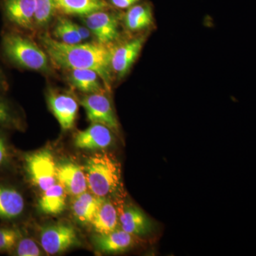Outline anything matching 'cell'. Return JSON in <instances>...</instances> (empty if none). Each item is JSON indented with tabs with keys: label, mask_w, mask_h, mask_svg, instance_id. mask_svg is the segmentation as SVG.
<instances>
[{
	"label": "cell",
	"mask_w": 256,
	"mask_h": 256,
	"mask_svg": "<svg viewBox=\"0 0 256 256\" xmlns=\"http://www.w3.org/2000/svg\"><path fill=\"white\" fill-rule=\"evenodd\" d=\"M47 101L62 129H72L78 114V104L76 100L66 92L50 89L47 94Z\"/></svg>",
	"instance_id": "obj_10"
},
{
	"label": "cell",
	"mask_w": 256,
	"mask_h": 256,
	"mask_svg": "<svg viewBox=\"0 0 256 256\" xmlns=\"http://www.w3.org/2000/svg\"><path fill=\"white\" fill-rule=\"evenodd\" d=\"M42 48L50 57L52 64L64 70L90 69L99 74L106 90L110 92L114 82L110 66L112 45L100 42H82L67 44L57 41L48 34L40 37Z\"/></svg>",
	"instance_id": "obj_1"
},
{
	"label": "cell",
	"mask_w": 256,
	"mask_h": 256,
	"mask_svg": "<svg viewBox=\"0 0 256 256\" xmlns=\"http://www.w3.org/2000/svg\"><path fill=\"white\" fill-rule=\"evenodd\" d=\"M102 198L86 192L76 196L72 206L76 220L82 224L92 223Z\"/></svg>",
	"instance_id": "obj_22"
},
{
	"label": "cell",
	"mask_w": 256,
	"mask_h": 256,
	"mask_svg": "<svg viewBox=\"0 0 256 256\" xmlns=\"http://www.w3.org/2000/svg\"><path fill=\"white\" fill-rule=\"evenodd\" d=\"M0 8L6 21L15 28L34 31L36 26L34 0H1Z\"/></svg>",
	"instance_id": "obj_9"
},
{
	"label": "cell",
	"mask_w": 256,
	"mask_h": 256,
	"mask_svg": "<svg viewBox=\"0 0 256 256\" xmlns=\"http://www.w3.org/2000/svg\"><path fill=\"white\" fill-rule=\"evenodd\" d=\"M1 50L10 64L26 70L48 73L50 57L43 48L18 30H6L1 40Z\"/></svg>",
	"instance_id": "obj_2"
},
{
	"label": "cell",
	"mask_w": 256,
	"mask_h": 256,
	"mask_svg": "<svg viewBox=\"0 0 256 256\" xmlns=\"http://www.w3.org/2000/svg\"><path fill=\"white\" fill-rule=\"evenodd\" d=\"M122 20L126 30L131 33L149 30L154 24L152 4L150 2L142 1L126 10Z\"/></svg>",
	"instance_id": "obj_15"
},
{
	"label": "cell",
	"mask_w": 256,
	"mask_h": 256,
	"mask_svg": "<svg viewBox=\"0 0 256 256\" xmlns=\"http://www.w3.org/2000/svg\"><path fill=\"white\" fill-rule=\"evenodd\" d=\"M92 35L88 28L80 26L62 15L56 20L52 36L67 44H76L86 41Z\"/></svg>",
	"instance_id": "obj_17"
},
{
	"label": "cell",
	"mask_w": 256,
	"mask_h": 256,
	"mask_svg": "<svg viewBox=\"0 0 256 256\" xmlns=\"http://www.w3.org/2000/svg\"><path fill=\"white\" fill-rule=\"evenodd\" d=\"M36 11V26L45 28L52 21L56 13V0H34Z\"/></svg>",
	"instance_id": "obj_23"
},
{
	"label": "cell",
	"mask_w": 256,
	"mask_h": 256,
	"mask_svg": "<svg viewBox=\"0 0 256 256\" xmlns=\"http://www.w3.org/2000/svg\"><path fill=\"white\" fill-rule=\"evenodd\" d=\"M122 16L114 8L99 10L82 16L96 41L106 45L114 44L120 36V20Z\"/></svg>",
	"instance_id": "obj_6"
},
{
	"label": "cell",
	"mask_w": 256,
	"mask_h": 256,
	"mask_svg": "<svg viewBox=\"0 0 256 256\" xmlns=\"http://www.w3.org/2000/svg\"><path fill=\"white\" fill-rule=\"evenodd\" d=\"M114 132L104 124H92L86 129L76 133L74 144L80 149L102 150L114 144Z\"/></svg>",
	"instance_id": "obj_11"
},
{
	"label": "cell",
	"mask_w": 256,
	"mask_h": 256,
	"mask_svg": "<svg viewBox=\"0 0 256 256\" xmlns=\"http://www.w3.org/2000/svg\"><path fill=\"white\" fill-rule=\"evenodd\" d=\"M67 80L77 90L86 94L108 92L99 74L90 69L66 70Z\"/></svg>",
	"instance_id": "obj_18"
},
{
	"label": "cell",
	"mask_w": 256,
	"mask_h": 256,
	"mask_svg": "<svg viewBox=\"0 0 256 256\" xmlns=\"http://www.w3.org/2000/svg\"><path fill=\"white\" fill-rule=\"evenodd\" d=\"M146 36L141 34L128 41L112 45L110 66L114 77L118 80L124 78L132 68L146 43Z\"/></svg>",
	"instance_id": "obj_7"
},
{
	"label": "cell",
	"mask_w": 256,
	"mask_h": 256,
	"mask_svg": "<svg viewBox=\"0 0 256 256\" xmlns=\"http://www.w3.org/2000/svg\"><path fill=\"white\" fill-rule=\"evenodd\" d=\"M40 244L47 254L56 255L78 246L80 242L76 230L72 224L60 222L42 228Z\"/></svg>",
	"instance_id": "obj_5"
},
{
	"label": "cell",
	"mask_w": 256,
	"mask_h": 256,
	"mask_svg": "<svg viewBox=\"0 0 256 256\" xmlns=\"http://www.w3.org/2000/svg\"><path fill=\"white\" fill-rule=\"evenodd\" d=\"M105 92L86 94L80 100L86 114L87 118L92 124H100L118 132L119 124L112 108L110 99Z\"/></svg>",
	"instance_id": "obj_8"
},
{
	"label": "cell",
	"mask_w": 256,
	"mask_h": 256,
	"mask_svg": "<svg viewBox=\"0 0 256 256\" xmlns=\"http://www.w3.org/2000/svg\"><path fill=\"white\" fill-rule=\"evenodd\" d=\"M22 236V232L16 227L0 226V252L12 254Z\"/></svg>",
	"instance_id": "obj_24"
},
{
	"label": "cell",
	"mask_w": 256,
	"mask_h": 256,
	"mask_svg": "<svg viewBox=\"0 0 256 256\" xmlns=\"http://www.w3.org/2000/svg\"><path fill=\"white\" fill-rule=\"evenodd\" d=\"M56 180L72 196L86 192V176L84 169L72 162H64L56 166Z\"/></svg>",
	"instance_id": "obj_13"
},
{
	"label": "cell",
	"mask_w": 256,
	"mask_h": 256,
	"mask_svg": "<svg viewBox=\"0 0 256 256\" xmlns=\"http://www.w3.org/2000/svg\"><path fill=\"white\" fill-rule=\"evenodd\" d=\"M8 88V82H6V77H5L2 69L0 68V95H2L3 92H6Z\"/></svg>",
	"instance_id": "obj_29"
},
{
	"label": "cell",
	"mask_w": 256,
	"mask_h": 256,
	"mask_svg": "<svg viewBox=\"0 0 256 256\" xmlns=\"http://www.w3.org/2000/svg\"><path fill=\"white\" fill-rule=\"evenodd\" d=\"M13 152L8 138L0 132V170H6L12 164Z\"/></svg>",
	"instance_id": "obj_27"
},
{
	"label": "cell",
	"mask_w": 256,
	"mask_h": 256,
	"mask_svg": "<svg viewBox=\"0 0 256 256\" xmlns=\"http://www.w3.org/2000/svg\"><path fill=\"white\" fill-rule=\"evenodd\" d=\"M66 190L60 183H55L50 188L43 191L38 202V210L48 215H58L65 210Z\"/></svg>",
	"instance_id": "obj_21"
},
{
	"label": "cell",
	"mask_w": 256,
	"mask_h": 256,
	"mask_svg": "<svg viewBox=\"0 0 256 256\" xmlns=\"http://www.w3.org/2000/svg\"><path fill=\"white\" fill-rule=\"evenodd\" d=\"M92 226L97 234H106L118 228L119 216L117 208L107 198L104 197L94 218Z\"/></svg>",
	"instance_id": "obj_20"
},
{
	"label": "cell",
	"mask_w": 256,
	"mask_h": 256,
	"mask_svg": "<svg viewBox=\"0 0 256 256\" xmlns=\"http://www.w3.org/2000/svg\"><path fill=\"white\" fill-rule=\"evenodd\" d=\"M120 228L137 236L149 235L154 230V224L140 208L129 204L124 207L119 216Z\"/></svg>",
	"instance_id": "obj_14"
},
{
	"label": "cell",
	"mask_w": 256,
	"mask_h": 256,
	"mask_svg": "<svg viewBox=\"0 0 256 256\" xmlns=\"http://www.w3.org/2000/svg\"><path fill=\"white\" fill-rule=\"evenodd\" d=\"M56 4L60 14L82 18L99 10L114 8L107 0H56Z\"/></svg>",
	"instance_id": "obj_19"
},
{
	"label": "cell",
	"mask_w": 256,
	"mask_h": 256,
	"mask_svg": "<svg viewBox=\"0 0 256 256\" xmlns=\"http://www.w3.org/2000/svg\"><path fill=\"white\" fill-rule=\"evenodd\" d=\"M107 1L114 9L127 10L134 5L141 2L143 0H107Z\"/></svg>",
	"instance_id": "obj_28"
},
{
	"label": "cell",
	"mask_w": 256,
	"mask_h": 256,
	"mask_svg": "<svg viewBox=\"0 0 256 256\" xmlns=\"http://www.w3.org/2000/svg\"><path fill=\"white\" fill-rule=\"evenodd\" d=\"M26 203L22 192L14 184L0 182V220L14 222L24 214Z\"/></svg>",
	"instance_id": "obj_12"
},
{
	"label": "cell",
	"mask_w": 256,
	"mask_h": 256,
	"mask_svg": "<svg viewBox=\"0 0 256 256\" xmlns=\"http://www.w3.org/2000/svg\"><path fill=\"white\" fill-rule=\"evenodd\" d=\"M12 255L18 256H42V252L38 244L33 239L22 237L15 246Z\"/></svg>",
	"instance_id": "obj_26"
},
{
	"label": "cell",
	"mask_w": 256,
	"mask_h": 256,
	"mask_svg": "<svg viewBox=\"0 0 256 256\" xmlns=\"http://www.w3.org/2000/svg\"><path fill=\"white\" fill-rule=\"evenodd\" d=\"M88 188L98 197H107L118 191L121 183L120 164L108 153L89 156L84 168Z\"/></svg>",
	"instance_id": "obj_3"
},
{
	"label": "cell",
	"mask_w": 256,
	"mask_h": 256,
	"mask_svg": "<svg viewBox=\"0 0 256 256\" xmlns=\"http://www.w3.org/2000/svg\"><path fill=\"white\" fill-rule=\"evenodd\" d=\"M20 126V119L16 110L0 95V127L18 128Z\"/></svg>",
	"instance_id": "obj_25"
},
{
	"label": "cell",
	"mask_w": 256,
	"mask_h": 256,
	"mask_svg": "<svg viewBox=\"0 0 256 256\" xmlns=\"http://www.w3.org/2000/svg\"><path fill=\"white\" fill-rule=\"evenodd\" d=\"M134 236L116 228L106 234H97L94 242L98 250L106 254H120L130 248L134 244Z\"/></svg>",
	"instance_id": "obj_16"
},
{
	"label": "cell",
	"mask_w": 256,
	"mask_h": 256,
	"mask_svg": "<svg viewBox=\"0 0 256 256\" xmlns=\"http://www.w3.org/2000/svg\"><path fill=\"white\" fill-rule=\"evenodd\" d=\"M23 162L28 180L42 191H45L57 181L56 165L52 152L48 150L25 154Z\"/></svg>",
	"instance_id": "obj_4"
}]
</instances>
